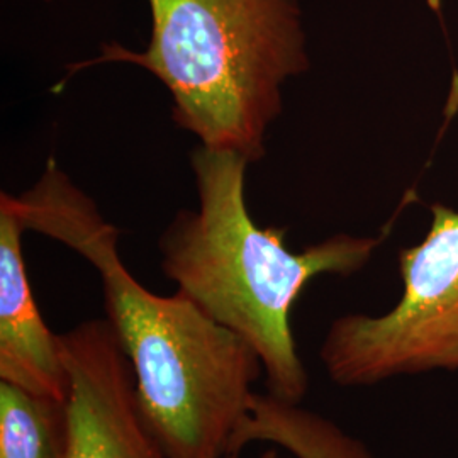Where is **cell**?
Returning <instances> with one entry per match:
<instances>
[{
  "instance_id": "3",
  "label": "cell",
  "mask_w": 458,
  "mask_h": 458,
  "mask_svg": "<svg viewBox=\"0 0 458 458\" xmlns=\"http://www.w3.org/2000/svg\"><path fill=\"white\" fill-rule=\"evenodd\" d=\"M148 4V48L106 45L92 64L123 62L151 72L172 96L174 119L200 147L259 162L267 131L282 113L284 83L311 65L297 0Z\"/></svg>"
},
{
  "instance_id": "4",
  "label": "cell",
  "mask_w": 458,
  "mask_h": 458,
  "mask_svg": "<svg viewBox=\"0 0 458 458\" xmlns=\"http://www.w3.org/2000/svg\"><path fill=\"white\" fill-rule=\"evenodd\" d=\"M399 274L403 294L391 311L346 314L327 327L319 359L333 384L458 372V209L431 206L423 242L399 251Z\"/></svg>"
},
{
  "instance_id": "2",
  "label": "cell",
  "mask_w": 458,
  "mask_h": 458,
  "mask_svg": "<svg viewBox=\"0 0 458 458\" xmlns=\"http://www.w3.org/2000/svg\"><path fill=\"white\" fill-rule=\"evenodd\" d=\"M248 165L233 151L200 147L192 153L199 209L181 211L160 238L162 270L179 293L251 344L267 394L302 404L310 372L291 325L295 301L318 276L360 272L391 229L376 236L335 234L293 251L285 229L262 228L248 213Z\"/></svg>"
},
{
  "instance_id": "9",
  "label": "cell",
  "mask_w": 458,
  "mask_h": 458,
  "mask_svg": "<svg viewBox=\"0 0 458 458\" xmlns=\"http://www.w3.org/2000/svg\"><path fill=\"white\" fill-rule=\"evenodd\" d=\"M226 458H240V455H231V457ZM259 458H282L280 457V454H278L277 446H272L270 445V448H267L265 452H263L262 455Z\"/></svg>"
},
{
  "instance_id": "8",
  "label": "cell",
  "mask_w": 458,
  "mask_h": 458,
  "mask_svg": "<svg viewBox=\"0 0 458 458\" xmlns=\"http://www.w3.org/2000/svg\"><path fill=\"white\" fill-rule=\"evenodd\" d=\"M66 403L0 380V458H66Z\"/></svg>"
},
{
  "instance_id": "5",
  "label": "cell",
  "mask_w": 458,
  "mask_h": 458,
  "mask_svg": "<svg viewBox=\"0 0 458 458\" xmlns=\"http://www.w3.org/2000/svg\"><path fill=\"white\" fill-rule=\"evenodd\" d=\"M60 346L70 377L66 458H168L141 414L113 323L83 321L60 335Z\"/></svg>"
},
{
  "instance_id": "1",
  "label": "cell",
  "mask_w": 458,
  "mask_h": 458,
  "mask_svg": "<svg viewBox=\"0 0 458 458\" xmlns=\"http://www.w3.org/2000/svg\"><path fill=\"white\" fill-rule=\"evenodd\" d=\"M39 231L94 265L106 318L131 363L140 410L168 458H226L263 376L251 344L182 293L158 295L119 257V233L72 182L43 202Z\"/></svg>"
},
{
  "instance_id": "7",
  "label": "cell",
  "mask_w": 458,
  "mask_h": 458,
  "mask_svg": "<svg viewBox=\"0 0 458 458\" xmlns=\"http://www.w3.org/2000/svg\"><path fill=\"white\" fill-rule=\"evenodd\" d=\"M251 443L277 446L293 458H374L365 443L327 416L270 394H255L234 452L240 455Z\"/></svg>"
},
{
  "instance_id": "6",
  "label": "cell",
  "mask_w": 458,
  "mask_h": 458,
  "mask_svg": "<svg viewBox=\"0 0 458 458\" xmlns=\"http://www.w3.org/2000/svg\"><path fill=\"white\" fill-rule=\"evenodd\" d=\"M22 221L0 199V380L66 403L70 377L60 335L45 323L26 272Z\"/></svg>"
}]
</instances>
